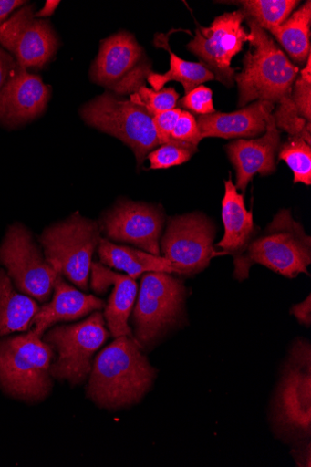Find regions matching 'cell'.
Here are the masks:
<instances>
[{"mask_svg": "<svg viewBox=\"0 0 311 467\" xmlns=\"http://www.w3.org/2000/svg\"><path fill=\"white\" fill-rule=\"evenodd\" d=\"M140 345L121 336L96 358L87 396L105 409L136 404L151 389L157 375Z\"/></svg>", "mask_w": 311, "mask_h": 467, "instance_id": "obj_1", "label": "cell"}, {"mask_svg": "<svg viewBox=\"0 0 311 467\" xmlns=\"http://www.w3.org/2000/svg\"><path fill=\"white\" fill-rule=\"evenodd\" d=\"M246 21L250 48L243 61V71L234 77L239 88V106L244 108L255 100L278 105L291 98L299 67L264 29L252 19Z\"/></svg>", "mask_w": 311, "mask_h": 467, "instance_id": "obj_2", "label": "cell"}, {"mask_svg": "<svg viewBox=\"0 0 311 467\" xmlns=\"http://www.w3.org/2000/svg\"><path fill=\"white\" fill-rule=\"evenodd\" d=\"M311 238L295 222L290 210H281L274 221L246 248L234 257L235 278L248 277L250 268L263 265L290 279L308 275Z\"/></svg>", "mask_w": 311, "mask_h": 467, "instance_id": "obj_3", "label": "cell"}, {"mask_svg": "<svg viewBox=\"0 0 311 467\" xmlns=\"http://www.w3.org/2000/svg\"><path fill=\"white\" fill-rule=\"evenodd\" d=\"M275 434L287 441H302L311 434V348L297 339L282 369L272 407Z\"/></svg>", "mask_w": 311, "mask_h": 467, "instance_id": "obj_4", "label": "cell"}, {"mask_svg": "<svg viewBox=\"0 0 311 467\" xmlns=\"http://www.w3.org/2000/svg\"><path fill=\"white\" fill-rule=\"evenodd\" d=\"M55 353L32 330L0 341V388L27 400L46 399L52 389Z\"/></svg>", "mask_w": 311, "mask_h": 467, "instance_id": "obj_5", "label": "cell"}, {"mask_svg": "<svg viewBox=\"0 0 311 467\" xmlns=\"http://www.w3.org/2000/svg\"><path fill=\"white\" fill-rule=\"evenodd\" d=\"M80 115L88 125L129 146L140 165L160 145L152 116L130 99L105 93L84 105Z\"/></svg>", "mask_w": 311, "mask_h": 467, "instance_id": "obj_6", "label": "cell"}, {"mask_svg": "<svg viewBox=\"0 0 311 467\" xmlns=\"http://www.w3.org/2000/svg\"><path fill=\"white\" fill-rule=\"evenodd\" d=\"M185 298L186 287L181 280L166 273H147L143 275L132 317L140 347L150 348L180 322Z\"/></svg>", "mask_w": 311, "mask_h": 467, "instance_id": "obj_7", "label": "cell"}, {"mask_svg": "<svg viewBox=\"0 0 311 467\" xmlns=\"http://www.w3.org/2000/svg\"><path fill=\"white\" fill-rule=\"evenodd\" d=\"M100 239L98 224L76 214L44 232L41 244L51 266L86 290L93 254Z\"/></svg>", "mask_w": 311, "mask_h": 467, "instance_id": "obj_8", "label": "cell"}, {"mask_svg": "<svg viewBox=\"0 0 311 467\" xmlns=\"http://www.w3.org/2000/svg\"><path fill=\"white\" fill-rule=\"evenodd\" d=\"M109 335L99 312L81 323L51 329L44 342L51 347L56 357L51 366L52 377L75 386L83 383L92 370L94 355Z\"/></svg>", "mask_w": 311, "mask_h": 467, "instance_id": "obj_9", "label": "cell"}, {"mask_svg": "<svg viewBox=\"0 0 311 467\" xmlns=\"http://www.w3.org/2000/svg\"><path fill=\"white\" fill-rule=\"evenodd\" d=\"M245 13L241 9L216 17L208 27L199 26L188 49L197 56L215 77L233 88L235 68L232 62L248 41L249 32L244 27Z\"/></svg>", "mask_w": 311, "mask_h": 467, "instance_id": "obj_10", "label": "cell"}, {"mask_svg": "<svg viewBox=\"0 0 311 467\" xmlns=\"http://www.w3.org/2000/svg\"><path fill=\"white\" fill-rule=\"evenodd\" d=\"M151 72L135 36L119 32L102 41L91 77L117 95H132L145 85Z\"/></svg>", "mask_w": 311, "mask_h": 467, "instance_id": "obj_11", "label": "cell"}, {"mask_svg": "<svg viewBox=\"0 0 311 467\" xmlns=\"http://www.w3.org/2000/svg\"><path fill=\"white\" fill-rule=\"evenodd\" d=\"M0 263L22 293L48 302L59 274L43 259L25 227L16 224L9 229L0 246Z\"/></svg>", "mask_w": 311, "mask_h": 467, "instance_id": "obj_12", "label": "cell"}, {"mask_svg": "<svg viewBox=\"0 0 311 467\" xmlns=\"http://www.w3.org/2000/svg\"><path fill=\"white\" fill-rule=\"evenodd\" d=\"M214 235L213 224L200 213L172 218L161 242L163 256L180 275L200 273L213 257L226 254L214 250Z\"/></svg>", "mask_w": 311, "mask_h": 467, "instance_id": "obj_13", "label": "cell"}, {"mask_svg": "<svg viewBox=\"0 0 311 467\" xmlns=\"http://www.w3.org/2000/svg\"><path fill=\"white\" fill-rule=\"evenodd\" d=\"M0 45L10 51L23 68H41L55 56L58 41L47 21L25 7L0 26Z\"/></svg>", "mask_w": 311, "mask_h": 467, "instance_id": "obj_14", "label": "cell"}, {"mask_svg": "<svg viewBox=\"0 0 311 467\" xmlns=\"http://www.w3.org/2000/svg\"><path fill=\"white\" fill-rule=\"evenodd\" d=\"M163 221L162 212L156 206L126 201L106 215L103 229L114 241L130 244L161 256Z\"/></svg>", "mask_w": 311, "mask_h": 467, "instance_id": "obj_15", "label": "cell"}, {"mask_svg": "<svg viewBox=\"0 0 311 467\" xmlns=\"http://www.w3.org/2000/svg\"><path fill=\"white\" fill-rule=\"evenodd\" d=\"M266 127L261 138L238 140L227 147L231 161L236 170V188L244 192L253 178L268 176L276 171V152L281 143L280 131L273 113L265 118Z\"/></svg>", "mask_w": 311, "mask_h": 467, "instance_id": "obj_16", "label": "cell"}, {"mask_svg": "<svg viewBox=\"0 0 311 467\" xmlns=\"http://www.w3.org/2000/svg\"><path fill=\"white\" fill-rule=\"evenodd\" d=\"M50 95L39 76L17 66L0 90V120L18 124L34 119L46 109Z\"/></svg>", "mask_w": 311, "mask_h": 467, "instance_id": "obj_17", "label": "cell"}, {"mask_svg": "<svg viewBox=\"0 0 311 467\" xmlns=\"http://www.w3.org/2000/svg\"><path fill=\"white\" fill-rule=\"evenodd\" d=\"M91 269L92 287L97 293H106L111 285H114L104 314L109 331L115 338L121 336L130 337L131 329L128 325V319L139 291L136 280L112 272L100 264H93Z\"/></svg>", "mask_w": 311, "mask_h": 467, "instance_id": "obj_18", "label": "cell"}, {"mask_svg": "<svg viewBox=\"0 0 311 467\" xmlns=\"http://www.w3.org/2000/svg\"><path fill=\"white\" fill-rule=\"evenodd\" d=\"M275 105L255 101L232 113L214 112L197 118L202 140L206 138L243 139L254 138L265 131V118L273 113Z\"/></svg>", "mask_w": 311, "mask_h": 467, "instance_id": "obj_19", "label": "cell"}, {"mask_svg": "<svg viewBox=\"0 0 311 467\" xmlns=\"http://www.w3.org/2000/svg\"><path fill=\"white\" fill-rule=\"evenodd\" d=\"M53 302L41 308L35 316L32 330L42 336L52 325L59 321L78 319L96 310L104 308V302L93 295H86L70 285L61 276L56 280Z\"/></svg>", "mask_w": 311, "mask_h": 467, "instance_id": "obj_20", "label": "cell"}, {"mask_svg": "<svg viewBox=\"0 0 311 467\" xmlns=\"http://www.w3.org/2000/svg\"><path fill=\"white\" fill-rule=\"evenodd\" d=\"M222 220L225 227L224 237L217 244L222 252L241 254L254 238L256 227L252 211L244 204V195L240 194L232 178L225 183V195L222 201Z\"/></svg>", "mask_w": 311, "mask_h": 467, "instance_id": "obj_21", "label": "cell"}, {"mask_svg": "<svg viewBox=\"0 0 311 467\" xmlns=\"http://www.w3.org/2000/svg\"><path fill=\"white\" fill-rule=\"evenodd\" d=\"M99 256L103 264L123 271L133 280L147 273L180 275V272L164 257L146 251L117 245L105 239L99 242Z\"/></svg>", "mask_w": 311, "mask_h": 467, "instance_id": "obj_22", "label": "cell"}, {"mask_svg": "<svg viewBox=\"0 0 311 467\" xmlns=\"http://www.w3.org/2000/svg\"><path fill=\"white\" fill-rule=\"evenodd\" d=\"M38 310L28 296L16 291L10 277L0 270V338L28 329Z\"/></svg>", "mask_w": 311, "mask_h": 467, "instance_id": "obj_23", "label": "cell"}, {"mask_svg": "<svg viewBox=\"0 0 311 467\" xmlns=\"http://www.w3.org/2000/svg\"><path fill=\"white\" fill-rule=\"evenodd\" d=\"M311 3L306 2L281 26L270 32L280 42L289 57L304 66L310 53Z\"/></svg>", "mask_w": 311, "mask_h": 467, "instance_id": "obj_24", "label": "cell"}, {"mask_svg": "<svg viewBox=\"0 0 311 467\" xmlns=\"http://www.w3.org/2000/svg\"><path fill=\"white\" fill-rule=\"evenodd\" d=\"M166 47L170 54V69L164 74L150 72L147 78L153 90H161L170 81H179L187 95L202 83L215 79L214 75L202 63L185 61L173 54L168 46Z\"/></svg>", "mask_w": 311, "mask_h": 467, "instance_id": "obj_25", "label": "cell"}, {"mask_svg": "<svg viewBox=\"0 0 311 467\" xmlns=\"http://www.w3.org/2000/svg\"><path fill=\"white\" fill-rule=\"evenodd\" d=\"M246 18L265 31L284 24L299 5L296 0H244L239 2Z\"/></svg>", "mask_w": 311, "mask_h": 467, "instance_id": "obj_26", "label": "cell"}, {"mask_svg": "<svg viewBox=\"0 0 311 467\" xmlns=\"http://www.w3.org/2000/svg\"><path fill=\"white\" fill-rule=\"evenodd\" d=\"M279 159L292 170L295 184H311V147L304 140L289 137L279 148Z\"/></svg>", "mask_w": 311, "mask_h": 467, "instance_id": "obj_27", "label": "cell"}, {"mask_svg": "<svg viewBox=\"0 0 311 467\" xmlns=\"http://www.w3.org/2000/svg\"><path fill=\"white\" fill-rule=\"evenodd\" d=\"M273 116L278 130L311 144V123L299 116L292 97L278 104Z\"/></svg>", "mask_w": 311, "mask_h": 467, "instance_id": "obj_28", "label": "cell"}, {"mask_svg": "<svg viewBox=\"0 0 311 467\" xmlns=\"http://www.w3.org/2000/svg\"><path fill=\"white\" fill-rule=\"evenodd\" d=\"M130 100L144 108L153 117L175 109L179 103L180 95L172 88L155 91L144 85L136 93L130 95Z\"/></svg>", "mask_w": 311, "mask_h": 467, "instance_id": "obj_29", "label": "cell"}, {"mask_svg": "<svg viewBox=\"0 0 311 467\" xmlns=\"http://www.w3.org/2000/svg\"><path fill=\"white\" fill-rule=\"evenodd\" d=\"M197 150L198 149L194 147L170 143L161 145L159 149L151 151L148 158L151 169H167L189 161Z\"/></svg>", "mask_w": 311, "mask_h": 467, "instance_id": "obj_30", "label": "cell"}, {"mask_svg": "<svg viewBox=\"0 0 311 467\" xmlns=\"http://www.w3.org/2000/svg\"><path fill=\"white\" fill-rule=\"evenodd\" d=\"M292 100L300 117L311 121V57L296 78L292 89Z\"/></svg>", "mask_w": 311, "mask_h": 467, "instance_id": "obj_31", "label": "cell"}, {"mask_svg": "<svg viewBox=\"0 0 311 467\" xmlns=\"http://www.w3.org/2000/svg\"><path fill=\"white\" fill-rule=\"evenodd\" d=\"M171 140L176 143L197 148L202 140L197 119L188 110H182L171 133Z\"/></svg>", "mask_w": 311, "mask_h": 467, "instance_id": "obj_32", "label": "cell"}, {"mask_svg": "<svg viewBox=\"0 0 311 467\" xmlns=\"http://www.w3.org/2000/svg\"><path fill=\"white\" fill-rule=\"evenodd\" d=\"M180 105L188 109L191 113L201 115H209L215 112L213 103V92L210 88L200 85L187 94L181 101Z\"/></svg>", "mask_w": 311, "mask_h": 467, "instance_id": "obj_33", "label": "cell"}, {"mask_svg": "<svg viewBox=\"0 0 311 467\" xmlns=\"http://www.w3.org/2000/svg\"><path fill=\"white\" fill-rule=\"evenodd\" d=\"M181 112V108H175L152 117L160 145L176 143L171 140V133Z\"/></svg>", "mask_w": 311, "mask_h": 467, "instance_id": "obj_34", "label": "cell"}, {"mask_svg": "<svg viewBox=\"0 0 311 467\" xmlns=\"http://www.w3.org/2000/svg\"><path fill=\"white\" fill-rule=\"evenodd\" d=\"M17 66L13 57L0 49V90L3 89Z\"/></svg>", "mask_w": 311, "mask_h": 467, "instance_id": "obj_35", "label": "cell"}, {"mask_svg": "<svg viewBox=\"0 0 311 467\" xmlns=\"http://www.w3.org/2000/svg\"><path fill=\"white\" fill-rule=\"evenodd\" d=\"M291 314L295 317L298 322L304 326L309 327L311 324V302L310 295L307 298L292 307Z\"/></svg>", "mask_w": 311, "mask_h": 467, "instance_id": "obj_36", "label": "cell"}, {"mask_svg": "<svg viewBox=\"0 0 311 467\" xmlns=\"http://www.w3.org/2000/svg\"><path fill=\"white\" fill-rule=\"evenodd\" d=\"M300 444H297L296 449L293 451V456L296 461V463L299 466H311L310 455H306V453H310V443L306 442V441H298Z\"/></svg>", "mask_w": 311, "mask_h": 467, "instance_id": "obj_37", "label": "cell"}, {"mask_svg": "<svg viewBox=\"0 0 311 467\" xmlns=\"http://www.w3.org/2000/svg\"><path fill=\"white\" fill-rule=\"evenodd\" d=\"M25 4L21 0H0V26L7 21L10 14Z\"/></svg>", "mask_w": 311, "mask_h": 467, "instance_id": "obj_38", "label": "cell"}, {"mask_svg": "<svg viewBox=\"0 0 311 467\" xmlns=\"http://www.w3.org/2000/svg\"><path fill=\"white\" fill-rule=\"evenodd\" d=\"M59 5L60 2L58 0H47L46 5L38 13L35 14V17L47 18L53 16Z\"/></svg>", "mask_w": 311, "mask_h": 467, "instance_id": "obj_39", "label": "cell"}]
</instances>
